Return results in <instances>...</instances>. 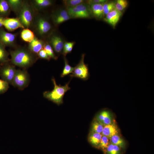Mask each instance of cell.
Returning a JSON list of instances; mask_svg holds the SVG:
<instances>
[{
  "instance_id": "obj_1",
  "label": "cell",
  "mask_w": 154,
  "mask_h": 154,
  "mask_svg": "<svg viewBox=\"0 0 154 154\" xmlns=\"http://www.w3.org/2000/svg\"><path fill=\"white\" fill-rule=\"evenodd\" d=\"M10 54L12 63L24 69L30 66L36 60L33 53L24 48H19L11 51Z\"/></svg>"
},
{
  "instance_id": "obj_2",
  "label": "cell",
  "mask_w": 154,
  "mask_h": 154,
  "mask_svg": "<svg viewBox=\"0 0 154 154\" xmlns=\"http://www.w3.org/2000/svg\"><path fill=\"white\" fill-rule=\"evenodd\" d=\"M52 81L54 86L53 89L51 91H46L43 93L44 97L57 105H59L63 102L64 96L70 88L69 86L70 82L64 86L58 85L55 78L53 77Z\"/></svg>"
},
{
  "instance_id": "obj_3",
  "label": "cell",
  "mask_w": 154,
  "mask_h": 154,
  "mask_svg": "<svg viewBox=\"0 0 154 154\" xmlns=\"http://www.w3.org/2000/svg\"><path fill=\"white\" fill-rule=\"evenodd\" d=\"M29 80V75L25 70H16L12 85L23 90L28 86Z\"/></svg>"
},
{
  "instance_id": "obj_4",
  "label": "cell",
  "mask_w": 154,
  "mask_h": 154,
  "mask_svg": "<svg viewBox=\"0 0 154 154\" xmlns=\"http://www.w3.org/2000/svg\"><path fill=\"white\" fill-rule=\"evenodd\" d=\"M84 54H82L79 63L74 67V70L69 76L72 78L76 77L82 80H88L90 74L88 66L84 62Z\"/></svg>"
},
{
  "instance_id": "obj_5",
  "label": "cell",
  "mask_w": 154,
  "mask_h": 154,
  "mask_svg": "<svg viewBox=\"0 0 154 154\" xmlns=\"http://www.w3.org/2000/svg\"><path fill=\"white\" fill-rule=\"evenodd\" d=\"M18 19L24 28L28 29L32 21L33 16L31 8L26 3H23V6L19 12Z\"/></svg>"
},
{
  "instance_id": "obj_6",
  "label": "cell",
  "mask_w": 154,
  "mask_h": 154,
  "mask_svg": "<svg viewBox=\"0 0 154 154\" xmlns=\"http://www.w3.org/2000/svg\"><path fill=\"white\" fill-rule=\"evenodd\" d=\"M16 70L14 66L6 63L0 67V76L2 80L12 84Z\"/></svg>"
},
{
  "instance_id": "obj_7",
  "label": "cell",
  "mask_w": 154,
  "mask_h": 154,
  "mask_svg": "<svg viewBox=\"0 0 154 154\" xmlns=\"http://www.w3.org/2000/svg\"><path fill=\"white\" fill-rule=\"evenodd\" d=\"M15 34L8 33L2 28L0 29V42L5 46H12L15 42Z\"/></svg>"
},
{
  "instance_id": "obj_8",
  "label": "cell",
  "mask_w": 154,
  "mask_h": 154,
  "mask_svg": "<svg viewBox=\"0 0 154 154\" xmlns=\"http://www.w3.org/2000/svg\"><path fill=\"white\" fill-rule=\"evenodd\" d=\"M122 13L116 9L110 12L104 18V21L114 28L119 21Z\"/></svg>"
},
{
  "instance_id": "obj_9",
  "label": "cell",
  "mask_w": 154,
  "mask_h": 154,
  "mask_svg": "<svg viewBox=\"0 0 154 154\" xmlns=\"http://www.w3.org/2000/svg\"><path fill=\"white\" fill-rule=\"evenodd\" d=\"M3 26L9 31H13L19 28H25L17 18H5Z\"/></svg>"
},
{
  "instance_id": "obj_10",
  "label": "cell",
  "mask_w": 154,
  "mask_h": 154,
  "mask_svg": "<svg viewBox=\"0 0 154 154\" xmlns=\"http://www.w3.org/2000/svg\"><path fill=\"white\" fill-rule=\"evenodd\" d=\"M112 113L110 111L104 110L98 114L96 119L104 126L112 123Z\"/></svg>"
},
{
  "instance_id": "obj_11",
  "label": "cell",
  "mask_w": 154,
  "mask_h": 154,
  "mask_svg": "<svg viewBox=\"0 0 154 154\" xmlns=\"http://www.w3.org/2000/svg\"><path fill=\"white\" fill-rule=\"evenodd\" d=\"M36 29L39 34L44 35L50 30L51 26L49 22L44 18H39L36 24Z\"/></svg>"
},
{
  "instance_id": "obj_12",
  "label": "cell",
  "mask_w": 154,
  "mask_h": 154,
  "mask_svg": "<svg viewBox=\"0 0 154 154\" xmlns=\"http://www.w3.org/2000/svg\"><path fill=\"white\" fill-rule=\"evenodd\" d=\"M118 132V129L117 125L114 123H112L104 126L101 134L102 135L106 136L108 138H110L114 135L117 134Z\"/></svg>"
},
{
  "instance_id": "obj_13",
  "label": "cell",
  "mask_w": 154,
  "mask_h": 154,
  "mask_svg": "<svg viewBox=\"0 0 154 154\" xmlns=\"http://www.w3.org/2000/svg\"><path fill=\"white\" fill-rule=\"evenodd\" d=\"M44 46L42 42L35 37L33 40L29 42V48L30 51L32 53L38 54L43 48Z\"/></svg>"
},
{
  "instance_id": "obj_14",
  "label": "cell",
  "mask_w": 154,
  "mask_h": 154,
  "mask_svg": "<svg viewBox=\"0 0 154 154\" xmlns=\"http://www.w3.org/2000/svg\"><path fill=\"white\" fill-rule=\"evenodd\" d=\"M50 42L54 50L56 52L60 53L62 51L64 44L60 37L56 36H52L51 38Z\"/></svg>"
},
{
  "instance_id": "obj_15",
  "label": "cell",
  "mask_w": 154,
  "mask_h": 154,
  "mask_svg": "<svg viewBox=\"0 0 154 154\" xmlns=\"http://www.w3.org/2000/svg\"><path fill=\"white\" fill-rule=\"evenodd\" d=\"M104 3H97L91 5V9L96 18L100 19L104 16L103 9Z\"/></svg>"
},
{
  "instance_id": "obj_16",
  "label": "cell",
  "mask_w": 154,
  "mask_h": 154,
  "mask_svg": "<svg viewBox=\"0 0 154 154\" xmlns=\"http://www.w3.org/2000/svg\"><path fill=\"white\" fill-rule=\"evenodd\" d=\"M102 137L101 133H90L88 137V141L93 146L98 147Z\"/></svg>"
},
{
  "instance_id": "obj_17",
  "label": "cell",
  "mask_w": 154,
  "mask_h": 154,
  "mask_svg": "<svg viewBox=\"0 0 154 154\" xmlns=\"http://www.w3.org/2000/svg\"><path fill=\"white\" fill-rule=\"evenodd\" d=\"M5 46L0 42V63L4 64L9 61V53L5 48Z\"/></svg>"
},
{
  "instance_id": "obj_18",
  "label": "cell",
  "mask_w": 154,
  "mask_h": 154,
  "mask_svg": "<svg viewBox=\"0 0 154 154\" xmlns=\"http://www.w3.org/2000/svg\"><path fill=\"white\" fill-rule=\"evenodd\" d=\"M70 17L68 15L67 11L62 10L56 17L54 21L57 24L62 23L69 19Z\"/></svg>"
},
{
  "instance_id": "obj_19",
  "label": "cell",
  "mask_w": 154,
  "mask_h": 154,
  "mask_svg": "<svg viewBox=\"0 0 154 154\" xmlns=\"http://www.w3.org/2000/svg\"><path fill=\"white\" fill-rule=\"evenodd\" d=\"M21 37L24 41L29 42H31L35 37L33 32L28 28L23 30L21 33Z\"/></svg>"
},
{
  "instance_id": "obj_20",
  "label": "cell",
  "mask_w": 154,
  "mask_h": 154,
  "mask_svg": "<svg viewBox=\"0 0 154 154\" xmlns=\"http://www.w3.org/2000/svg\"><path fill=\"white\" fill-rule=\"evenodd\" d=\"M7 1L10 8L15 12H19L23 4V2L21 0H8Z\"/></svg>"
},
{
  "instance_id": "obj_21",
  "label": "cell",
  "mask_w": 154,
  "mask_h": 154,
  "mask_svg": "<svg viewBox=\"0 0 154 154\" xmlns=\"http://www.w3.org/2000/svg\"><path fill=\"white\" fill-rule=\"evenodd\" d=\"M76 7L79 11L81 18H86L89 17L90 15V11L86 5L82 3Z\"/></svg>"
},
{
  "instance_id": "obj_22",
  "label": "cell",
  "mask_w": 154,
  "mask_h": 154,
  "mask_svg": "<svg viewBox=\"0 0 154 154\" xmlns=\"http://www.w3.org/2000/svg\"><path fill=\"white\" fill-rule=\"evenodd\" d=\"M10 7L7 1L0 0V16L3 17L9 12Z\"/></svg>"
},
{
  "instance_id": "obj_23",
  "label": "cell",
  "mask_w": 154,
  "mask_h": 154,
  "mask_svg": "<svg viewBox=\"0 0 154 154\" xmlns=\"http://www.w3.org/2000/svg\"><path fill=\"white\" fill-rule=\"evenodd\" d=\"M111 143L117 145L121 148L124 149L125 143L124 140L117 134L111 137Z\"/></svg>"
},
{
  "instance_id": "obj_24",
  "label": "cell",
  "mask_w": 154,
  "mask_h": 154,
  "mask_svg": "<svg viewBox=\"0 0 154 154\" xmlns=\"http://www.w3.org/2000/svg\"><path fill=\"white\" fill-rule=\"evenodd\" d=\"M104 126L96 119L92 123L90 133H102Z\"/></svg>"
},
{
  "instance_id": "obj_25",
  "label": "cell",
  "mask_w": 154,
  "mask_h": 154,
  "mask_svg": "<svg viewBox=\"0 0 154 154\" xmlns=\"http://www.w3.org/2000/svg\"><path fill=\"white\" fill-rule=\"evenodd\" d=\"M121 149L118 146L111 143L109 144L105 151L106 154H121Z\"/></svg>"
},
{
  "instance_id": "obj_26",
  "label": "cell",
  "mask_w": 154,
  "mask_h": 154,
  "mask_svg": "<svg viewBox=\"0 0 154 154\" xmlns=\"http://www.w3.org/2000/svg\"><path fill=\"white\" fill-rule=\"evenodd\" d=\"M64 60L65 65L60 75L61 77H63L69 74H71L74 69V67L71 66L69 64L68 61L65 58H64Z\"/></svg>"
},
{
  "instance_id": "obj_27",
  "label": "cell",
  "mask_w": 154,
  "mask_h": 154,
  "mask_svg": "<svg viewBox=\"0 0 154 154\" xmlns=\"http://www.w3.org/2000/svg\"><path fill=\"white\" fill-rule=\"evenodd\" d=\"M115 2H106L103 5V9L104 16H106L108 13L115 9Z\"/></svg>"
},
{
  "instance_id": "obj_28",
  "label": "cell",
  "mask_w": 154,
  "mask_h": 154,
  "mask_svg": "<svg viewBox=\"0 0 154 154\" xmlns=\"http://www.w3.org/2000/svg\"><path fill=\"white\" fill-rule=\"evenodd\" d=\"M67 8V11L70 17L81 18L79 11L76 7Z\"/></svg>"
},
{
  "instance_id": "obj_29",
  "label": "cell",
  "mask_w": 154,
  "mask_h": 154,
  "mask_svg": "<svg viewBox=\"0 0 154 154\" xmlns=\"http://www.w3.org/2000/svg\"><path fill=\"white\" fill-rule=\"evenodd\" d=\"M115 9L121 12L127 7L128 3L126 0H117L115 3Z\"/></svg>"
},
{
  "instance_id": "obj_30",
  "label": "cell",
  "mask_w": 154,
  "mask_h": 154,
  "mask_svg": "<svg viewBox=\"0 0 154 154\" xmlns=\"http://www.w3.org/2000/svg\"><path fill=\"white\" fill-rule=\"evenodd\" d=\"M84 1L83 0H63V3L67 8L74 7L82 3Z\"/></svg>"
},
{
  "instance_id": "obj_31",
  "label": "cell",
  "mask_w": 154,
  "mask_h": 154,
  "mask_svg": "<svg viewBox=\"0 0 154 154\" xmlns=\"http://www.w3.org/2000/svg\"><path fill=\"white\" fill-rule=\"evenodd\" d=\"M43 48L50 58L56 60L58 58L55 54L51 46L48 44L44 45Z\"/></svg>"
},
{
  "instance_id": "obj_32",
  "label": "cell",
  "mask_w": 154,
  "mask_h": 154,
  "mask_svg": "<svg viewBox=\"0 0 154 154\" xmlns=\"http://www.w3.org/2000/svg\"><path fill=\"white\" fill-rule=\"evenodd\" d=\"M109 139L106 136L102 135L98 147L103 150H105L110 144Z\"/></svg>"
},
{
  "instance_id": "obj_33",
  "label": "cell",
  "mask_w": 154,
  "mask_h": 154,
  "mask_svg": "<svg viewBox=\"0 0 154 154\" xmlns=\"http://www.w3.org/2000/svg\"><path fill=\"white\" fill-rule=\"evenodd\" d=\"M34 2L37 6L40 7H47L52 4L51 1L49 0H36Z\"/></svg>"
},
{
  "instance_id": "obj_34",
  "label": "cell",
  "mask_w": 154,
  "mask_h": 154,
  "mask_svg": "<svg viewBox=\"0 0 154 154\" xmlns=\"http://www.w3.org/2000/svg\"><path fill=\"white\" fill-rule=\"evenodd\" d=\"M9 84L7 82L0 79V94L7 91L9 88Z\"/></svg>"
},
{
  "instance_id": "obj_35",
  "label": "cell",
  "mask_w": 154,
  "mask_h": 154,
  "mask_svg": "<svg viewBox=\"0 0 154 154\" xmlns=\"http://www.w3.org/2000/svg\"><path fill=\"white\" fill-rule=\"evenodd\" d=\"M38 55L39 58L49 60L51 58L48 56L46 51L43 48L38 53Z\"/></svg>"
},
{
  "instance_id": "obj_36",
  "label": "cell",
  "mask_w": 154,
  "mask_h": 154,
  "mask_svg": "<svg viewBox=\"0 0 154 154\" xmlns=\"http://www.w3.org/2000/svg\"><path fill=\"white\" fill-rule=\"evenodd\" d=\"M107 1L106 0H90L86 1L87 3L90 5L97 3H104Z\"/></svg>"
},
{
  "instance_id": "obj_37",
  "label": "cell",
  "mask_w": 154,
  "mask_h": 154,
  "mask_svg": "<svg viewBox=\"0 0 154 154\" xmlns=\"http://www.w3.org/2000/svg\"><path fill=\"white\" fill-rule=\"evenodd\" d=\"M5 18L0 16V29L3 26V22Z\"/></svg>"
}]
</instances>
